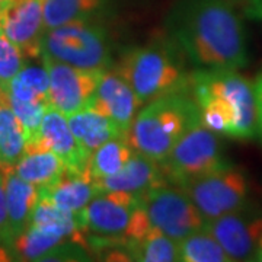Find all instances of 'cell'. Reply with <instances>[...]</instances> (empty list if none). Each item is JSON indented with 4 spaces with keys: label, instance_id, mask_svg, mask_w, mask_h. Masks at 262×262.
I'll return each mask as SVG.
<instances>
[{
    "label": "cell",
    "instance_id": "1",
    "mask_svg": "<svg viewBox=\"0 0 262 262\" xmlns=\"http://www.w3.org/2000/svg\"><path fill=\"white\" fill-rule=\"evenodd\" d=\"M168 28L196 69L239 70L248 64L244 24L229 0H178Z\"/></svg>",
    "mask_w": 262,
    "mask_h": 262
},
{
    "label": "cell",
    "instance_id": "2",
    "mask_svg": "<svg viewBox=\"0 0 262 262\" xmlns=\"http://www.w3.org/2000/svg\"><path fill=\"white\" fill-rule=\"evenodd\" d=\"M189 92L207 128L237 140L258 134L255 86L237 70L196 69L189 77Z\"/></svg>",
    "mask_w": 262,
    "mask_h": 262
},
{
    "label": "cell",
    "instance_id": "3",
    "mask_svg": "<svg viewBox=\"0 0 262 262\" xmlns=\"http://www.w3.org/2000/svg\"><path fill=\"white\" fill-rule=\"evenodd\" d=\"M184 51L170 41H155L127 50L114 72L130 84L143 105L170 94L189 92V77L182 58Z\"/></svg>",
    "mask_w": 262,
    "mask_h": 262
},
{
    "label": "cell",
    "instance_id": "4",
    "mask_svg": "<svg viewBox=\"0 0 262 262\" xmlns=\"http://www.w3.org/2000/svg\"><path fill=\"white\" fill-rule=\"evenodd\" d=\"M200 108L188 94H170L150 101L137 114L125 139L134 151L162 162L196 121Z\"/></svg>",
    "mask_w": 262,
    "mask_h": 262
},
{
    "label": "cell",
    "instance_id": "5",
    "mask_svg": "<svg viewBox=\"0 0 262 262\" xmlns=\"http://www.w3.org/2000/svg\"><path fill=\"white\" fill-rule=\"evenodd\" d=\"M41 56L94 72L113 70L115 66L110 35L94 19L47 29L42 35Z\"/></svg>",
    "mask_w": 262,
    "mask_h": 262
},
{
    "label": "cell",
    "instance_id": "6",
    "mask_svg": "<svg viewBox=\"0 0 262 262\" xmlns=\"http://www.w3.org/2000/svg\"><path fill=\"white\" fill-rule=\"evenodd\" d=\"M86 233L105 239H139L149 232V220L141 207V195L108 191L99 192L83 208Z\"/></svg>",
    "mask_w": 262,
    "mask_h": 262
},
{
    "label": "cell",
    "instance_id": "7",
    "mask_svg": "<svg viewBox=\"0 0 262 262\" xmlns=\"http://www.w3.org/2000/svg\"><path fill=\"white\" fill-rule=\"evenodd\" d=\"M160 163L168 184L177 187L230 165L222 151L217 133L207 128L201 120L177 141Z\"/></svg>",
    "mask_w": 262,
    "mask_h": 262
},
{
    "label": "cell",
    "instance_id": "8",
    "mask_svg": "<svg viewBox=\"0 0 262 262\" xmlns=\"http://www.w3.org/2000/svg\"><path fill=\"white\" fill-rule=\"evenodd\" d=\"M179 188L191 198L206 222L242 210L248 204L249 196L246 175L232 163L191 179Z\"/></svg>",
    "mask_w": 262,
    "mask_h": 262
},
{
    "label": "cell",
    "instance_id": "9",
    "mask_svg": "<svg viewBox=\"0 0 262 262\" xmlns=\"http://www.w3.org/2000/svg\"><path fill=\"white\" fill-rule=\"evenodd\" d=\"M141 207L150 227L177 242L204 229L206 225L195 204L179 187L163 184L150 188L141 194Z\"/></svg>",
    "mask_w": 262,
    "mask_h": 262
},
{
    "label": "cell",
    "instance_id": "10",
    "mask_svg": "<svg viewBox=\"0 0 262 262\" xmlns=\"http://www.w3.org/2000/svg\"><path fill=\"white\" fill-rule=\"evenodd\" d=\"M41 57L50 76L51 106L66 117L89 108L103 72L83 70L48 56Z\"/></svg>",
    "mask_w": 262,
    "mask_h": 262
},
{
    "label": "cell",
    "instance_id": "11",
    "mask_svg": "<svg viewBox=\"0 0 262 262\" xmlns=\"http://www.w3.org/2000/svg\"><path fill=\"white\" fill-rule=\"evenodd\" d=\"M207 232L214 236L232 261H255L262 239V214L245 207L208 220Z\"/></svg>",
    "mask_w": 262,
    "mask_h": 262
},
{
    "label": "cell",
    "instance_id": "12",
    "mask_svg": "<svg viewBox=\"0 0 262 262\" xmlns=\"http://www.w3.org/2000/svg\"><path fill=\"white\" fill-rule=\"evenodd\" d=\"M25 149H46L56 153L63 160L66 172L84 173L91 155L79 144L69 127L67 117L54 106H48L44 114L38 139L25 146Z\"/></svg>",
    "mask_w": 262,
    "mask_h": 262
},
{
    "label": "cell",
    "instance_id": "13",
    "mask_svg": "<svg viewBox=\"0 0 262 262\" xmlns=\"http://www.w3.org/2000/svg\"><path fill=\"white\" fill-rule=\"evenodd\" d=\"M10 256L20 261H84L86 246L64 236L28 226L9 246Z\"/></svg>",
    "mask_w": 262,
    "mask_h": 262
},
{
    "label": "cell",
    "instance_id": "14",
    "mask_svg": "<svg viewBox=\"0 0 262 262\" xmlns=\"http://www.w3.org/2000/svg\"><path fill=\"white\" fill-rule=\"evenodd\" d=\"M42 2L44 0H19L9 3L3 12L2 31L27 60L41 57L42 35L46 32Z\"/></svg>",
    "mask_w": 262,
    "mask_h": 262
},
{
    "label": "cell",
    "instance_id": "15",
    "mask_svg": "<svg viewBox=\"0 0 262 262\" xmlns=\"http://www.w3.org/2000/svg\"><path fill=\"white\" fill-rule=\"evenodd\" d=\"M141 105L143 102L134 94L130 84L114 70H106L101 76L94 101L89 108L110 117L120 127L124 136H127Z\"/></svg>",
    "mask_w": 262,
    "mask_h": 262
},
{
    "label": "cell",
    "instance_id": "16",
    "mask_svg": "<svg viewBox=\"0 0 262 262\" xmlns=\"http://www.w3.org/2000/svg\"><path fill=\"white\" fill-rule=\"evenodd\" d=\"M95 182L99 192L120 191L137 195L144 194L150 188L168 184L162 163L137 151H134L120 172L106 178L96 179Z\"/></svg>",
    "mask_w": 262,
    "mask_h": 262
},
{
    "label": "cell",
    "instance_id": "17",
    "mask_svg": "<svg viewBox=\"0 0 262 262\" xmlns=\"http://www.w3.org/2000/svg\"><path fill=\"white\" fill-rule=\"evenodd\" d=\"M0 165L5 169V192L8 207L6 251H9L13 241L28 227L32 211L37 206L38 188L20 178L12 165Z\"/></svg>",
    "mask_w": 262,
    "mask_h": 262
},
{
    "label": "cell",
    "instance_id": "18",
    "mask_svg": "<svg viewBox=\"0 0 262 262\" xmlns=\"http://www.w3.org/2000/svg\"><path fill=\"white\" fill-rule=\"evenodd\" d=\"M99 194L95 179L88 173L64 172L61 178L48 187L38 188V196L47 198L54 206L66 211H82Z\"/></svg>",
    "mask_w": 262,
    "mask_h": 262
},
{
    "label": "cell",
    "instance_id": "19",
    "mask_svg": "<svg viewBox=\"0 0 262 262\" xmlns=\"http://www.w3.org/2000/svg\"><path fill=\"white\" fill-rule=\"evenodd\" d=\"M67 122L76 140L89 155L111 139L125 137L110 117L95 111L94 108H86L83 111L69 115Z\"/></svg>",
    "mask_w": 262,
    "mask_h": 262
},
{
    "label": "cell",
    "instance_id": "20",
    "mask_svg": "<svg viewBox=\"0 0 262 262\" xmlns=\"http://www.w3.org/2000/svg\"><path fill=\"white\" fill-rule=\"evenodd\" d=\"M13 168L20 178L37 188L54 184L66 172L63 160L46 149H25Z\"/></svg>",
    "mask_w": 262,
    "mask_h": 262
},
{
    "label": "cell",
    "instance_id": "21",
    "mask_svg": "<svg viewBox=\"0 0 262 262\" xmlns=\"http://www.w3.org/2000/svg\"><path fill=\"white\" fill-rule=\"evenodd\" d=\"M121 248L125 249L128 261L140 262H177L179 258V246L177 241L163 234L156 229H150L139 239L124 241Z\"/></svg>",
    "mask_w": 262,
    "mask_h": 262
},
{
    "label": "cell",
    "instance_id": "22",
    "mask_svg": "<svg viewBox=\"0 0 262 262\" xmlns=\"http://www.w3.org/2000/svg\"><path fill=\"white\" fill-rule=\"evenodd\" d=\"M25 133L10 108L6 91L0 88V163L15 166L25 151Z\"/></svg>",
    "mask_w": 262,
    "mask_h": 262
},
{
    "label": "cell",
    "instance_id": "23",
    "mask_svg": "<svg viewBox=\"0 0 262 262\" xmlns=\"http://www.w3.org/2000/svg\"><path fill=\"white\" fill-rule=\"evenodd\" d=\"M105 3L106 0H44V28L47 31L75 20L94 19Z\"/></svg>",
    "mask_w": 262,
    "mask_h": 262
},
{
    "label": "cell",
    "instance_id": "24",
    "mask_svg": "<svg viewBox=\"0 0 262 262\" xmlns=\"http://www.w3.org/2000/svg\"><path fill=\"white\" fill-rule=\"evenodd\" d=\"M133 155L134 150L125 137L111 139L91 155L88 163V173L95 181L115 175L124 168V165L130 160Z\"/></svg>",
    "mask_w": 262,
    "mask_h": 262
},
{
    "label": "cell",
    "instance_id": "25",
    "mask_svg": "<svg viewBox=\"0 0 262 262\" xmlns=\"http://www.w3.org/2000/svg\"><path fill=\"white\" fill-rule=\"evenodd\" d=\"M5 91L20 101H47L50 102V76L47 69L31 66L24 67L10 80Z\"/></svg>",
    "mask_w": 262,
    "mask_h": 262
},
{
    "label": "cell",
    "instance_id": "26",
    "mask_svg": "<svg viewBox=\"0 0 262 262\" xmlns=\"http://www.w3.org/2000/svg\"><path fill=\"white\" fill-rule=\"evenodd\" d=\"M182 262H230L222 245L206 229L196 230L178 242Z\"/></svg>",
    "mask_w": 262,
    "mask_h": 262
},
{
    "label": "cell",
    "instance_id": "27",
    "mask_svg": "<svg viewBox=\"0 0 262 262\" xmlns=\"http://www.w3.org/2000/svg\"><path fill=\"white\" fill-rule=\"evenodd\" d=\"M6 96H8L10 108L13 110L15 115L18 117V120L22 124V128L25 133V140H27L25 146H28L38 139L44 114L51 103L47 101H32V102L20 101V99L10 96L8 92H6Z\"/></svg>",
    "mask_w": 262,
    "mask_h": 262
},
{
    "label": "cell",
    "instance_id": "28",
    "mask_svg": "<svg viewBox=\"0 0 262 262\" xmlns=\"http://www.w3.org/2000/svg\"><path fill=\"white\" fill-rule=\"evenodd\" d=\"M25 57L0 29V88H6L10 80L25 67Z\"/></svg>",
    "mask_w": 262,
    "mask_h": 262
},
{
    "label": "cell",
    "instance_id": "29",
    "mask_svg": "<svg viewBox=\"0 0 262 262\" xmlns=\"http://www.w3.org/2000/svg\"><path fill=\"white\" fill-rule=\"evenodd\" d=\"M6 233H8V207L5 192V169L0 165V256L9 259L6 251Z\"/></svg>",
    "mask_w": 262,
    "mask_h": 262
},
{
    "label": "cell",
    "instance_id": "30",
    "mask_svg": "<svg viewBox=\"0 0 262 262\" xmlns=\"http://www.w3.org/2000/svg\"><path fill=\"white\" fill-rule=\"evenodd\" d=\"M255 95H256V110H258V136L262 139V69L255 79Z\"/></svg>",
    "mask_w": 262,
    "mask_h": 262
},
{
    "label": "cell",
    "instance_id": "31",
    "mask_svg": "<svg viewBox=\"0 0 262 262\" xmlns=\"http://www.w3.org/2000/svg\"><path fill=\"white\" fill-rule=\"evenodd\" d=\"M9 5V0H0V29H2V18H3V12L6 10Z\"/></svg>",
    "mask_w": 262,
    "mask_h": 262
},
{
    "label": "cell",
    "instance_id": "32",
    "mask_svg": "<svg viewBox=\"0 0 262 262\" xmlns=\"http://www.w3.org/2000/svg\"><path fill=\"white\" fill-rule=\"evenodd\" d=\"M255 261L262 262V239H261V244H259V248H258V252H256V256H255Z\"/></svg>",
    "mask_w": 262,
    "mask_h": 262
},
{
    "label": "cell",
    "instance_id": "33",
    "mask_svg": "<svg viewBox=\"0 0 262 262\" xmlns=\"http://www.w3.org/2000/svg\"><path fill=\"white\" fill-rule=\"evenodd\" d=\"M15 2H19V0H9V3H15Z\"/></svg>",
    "mask_w": 262,
    "mask_h": 262
},
{
    "label": "cell",
    "instance_id": "34",
    "mask_svg": "<svg viewBox=\"0 0 262 262\" xmlns=\"http://www.w3.org/2000/svg\"><path fill=\"white\" fill-rule=\"evenodd\" d=\"M259 10H261V12H262V3H261V6H259Z\"/></svg>",
    "mask_w": 262,
    "mask_h": 262
}]
</instances>
